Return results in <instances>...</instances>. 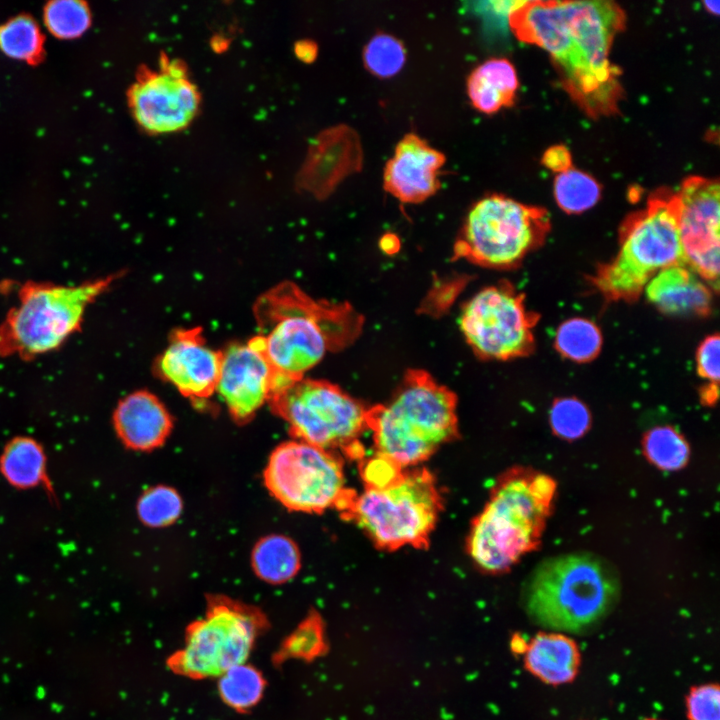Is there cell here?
I'll use <instances>...</instances> for the list:
<instances>
[{
  "label": "cell",
  "mask_w": 720,
  "mask_h": 720,
  "mask_svg": "<svg viewBox=\"0 0 720 720\" xmlns=\"http://www.w3.org/2000/svg\"><path fill=\"white\" fill-rule=\"evenodd\" d=\"M554 196L559 207L569 214L592 208L601 196L599 183L589 174L574 167L557 173Z\"/></svg>",
  "instance_id": "obj_29"
},
{
  "label": "cell",
  "mask_w": 720,
  "mask_h": 720,
  "mask_svg": "<svg viewBox=\"0 0 720 720\" xmlns=\"http://www.w3.org/2000/svg\"><path fill=\"white\" fill-rule=\"evenodd\" d=\"M268 403L296 440L328 451L355 450L356 440L368 429L369 408L326 380L303 377L272 393Z\"/></svg>",
  "instance_id": "obj_10"
},
{
  "label": "cell",
  "mask_w": 720,
  "mask_h": 720,
  "mask_svg": "<svg viewBox=\"0 0 720 720\" xmlns=\"http://www.w3.org/2000/svg\"><path fill=\"white\" fill-rule=\"evenodd\" d=\"M119 277L117 273L77 285L26 282L18 304L0 324V356L31 359L56 350L80 329L88 306Z\"/></svg>",
  "instance_id": "obj_7"
},
{
  "label": "cell",
  "mask_w": 720,
  "mask_h": 720,
  "mask_svg": "<svg viewBox=\"0 0 720 720\" xmlns=\"http://www.w3.org/2000/svg\"><path fill=\"white\" fill-rule=\"evenodd\" d=\"M543 164L550 170L560 173L570 167L571 155L568 149L562 145H556L549 148L543 155Z\"/></svg>",
  "instance_id": "obj_38"
},
{
  "label": "cell",
  "mask_w": 720,
  "mask_h": 720,
  "mask_svg": "<svg viewBox=\"0 0 720 720\" xmlns=\"http://www.w3.org/2000/svg\"><path fill=\"white\" fill-rule=\"evenodd\" d=\"M538 315L526 310L524 296L502 281L485 287L462 308L460 329L474 354L484 360H508L534 349Z\"/></svg>",
  "instance_id": "obj_12"
},
{
  "label": "cell",
  "mask_w": 720,
  "mask_h": 720,
  "mask_svg": "<svg viewBox=\"0 0 720 720\" xmlns=\"http://www.w3.org/2000/svg\"><path fill=\"white\" fill-rule=\"evenodd\" d=\"M718 399V385L707 384L701 391V400L705 405H713Z\"/></svg>",
  "instance_id": "obj_40"
},
{
  "label": "cell",
  "mask_w": 720,
  "mask_h": 720,
  "mask_svg": "<svg viewBox=\"0 0 720 720\" xmlns=\"http://www.w3.org/2000/svg\"><path fill=\"white\" fill-rule=\"evenodd\" d=\"M644 291L649 302L666 314L706 316L711 311L712 290L686 264L659 271Z\"/></svg>",
  "instance_id": "obj_21"
},
{
  "label": "cell",
  "mask_w": 720,
  "mask_h": 720,
  "mask_svg": "<svg viewBox=\"0 0 720 720\" xmlns=\"http://www.w3.org/2000/svg\"><path fill=\"white\" fill-rule=\"evenodd\" d=\"M519 82L513 64L492 58L477 66L467 79V93L480 112L492 114L514 102Z\"/></svg>",
  "instance_id": "obj_23"
},
{
  "label": "cell",
  "mask_w": 720,
  "mask_h": 720,
  "mask_svg": "<svg viewBox=\"0 0 720 720\" xmlns=\"http://www.w3.org/2000/svg\"><path fill=\"white\" fill-rule=\"evenodd\" d=\"M687 720H720V688L705 683L690 688L685 698Z\"/></svg>",
  "instance_id": "obj_35"
},
{
  "label": "cell",
  "mask_w": 720,
  "mask_h": 720,
  "mask_svg": "<svg viewBox=\"0 0 720 720\" xmlns=\"http://www.w3.org/2000/svg\"><path fill=\"white\" fill-rule=\"evenodd\" d=\"M265 687L262 674L246 662L219 676L218 690L223 701L236 710H246L261 699Z\"/></svg>",
  "instance_id": "obj_27"
},
{
  "label": "cell",
  "mask_w": 720,
  "mask_h": 720,
  "mask_svg": "<svg viewBox=\"0 0 720 720\" xmlns=\"http://www.w3.org/2000/svg\"><path fill=\"white\" fill-rule=\"evenodd\" d=\"M253 312L275 380L293 382L329 352L351 345L364 318L349 303L315 300L291 281L259 296Z\"/></svg>",
  "instance_id": "obj_2"
},
{
  "label": "cell",
  "mask_w": 720,
  "mask_h": 720,
  "mask_svg": "<svg viewBox=\"0 0 720 720\" xmlns=\"http://www.w3.org/2000/svg\"><path fill=\"white\" fill-rule=\"evenodd\" d=\"M363 166L358 133L346 124L322 130L311 141L296 175L299 190L323 200L348 176Z\"/></svg>",
  "instance_id": "obj_18"
},
{
  "label": "cell",
  "mask_w": 720,
  "mask_h": 720,
  "mask_svg": "<svg viewBox=\"0 0 720 720\" xmlns=\"http://www.w3.org/2000/svg\"><path fill=\"white\" fill-rule=\"evenodd\" d=\"M0 468L5 479L13 486L33 487L44 477L45 454L35 440L17 438L5 448Z\"/></svg>",
  "instance_id": "obj_25"
},
{
  "label": "cell",
  "mask_w": 720,
  "mask_h": 720,
  "mask_svg": "<svg viewBox=\"0 0 720 720\" xmlns=\"http://www.w3.org/2000/svg\"><path fill=\"white\" fill-rule=\"evenodd\" d=\"M406 61V49L402 41L387 34L377 33L363 50L366 69L380 78H389L398 73Z\"/></svg>",
  "instance_id": "obj_32"
},
{
  "label": "cell",
  "mask_w": 720,
  "mask_h": 720,
  "mask_svg": "<svg viewBox=\"0 0 720 720\" xmlns=\"http://www.w3.org/2000/svg\"><path fill=\"white\" fill-rule=\"evenodd\" d=\"M229 46V39L225 38L222 35H215L211 39V47L215 52H223L226 50Z\"/></svg>",
  "instance_id": "obj_42"
},
{
  "label": "cell",
  "mask_w": 720,
  "mask_h": 720,
  "mask_svg": "<svg viewBox=\"0 0 720 720\" xmlns=\"http://www.w3.org/2000/svg\"><path fill=\"white\" fill-rule=\"evenodd\" d=\"M643 720H661V719H657V718H646V719H643Z\"/></svg>",
  "instance_id": "obj_45"
},
{
  "label": "cell",
  "mask_w": 720,
  "mask_h": 720,
  "mask_svg": "<svg viewBox=\"0 0 720 720\" xmlns=\"http://www.w3.org/2000/svg\"><path fill=\"white\" fill-rule=\"evenodd\" d=\"M222 357V351L206 344L201 328L176 329L155 370L185 397L203 401L216 392Z\"/></svg>",
  "instance_id": "obj_17"
},
{
  "label": "cell",
  "mask_w": 720,
  "mask_h": 720,
  "mask_svg": "<svg viewBox=\"0 0 720 720\" xmlns=\"http://www.w3.org/2000/svg\"><path fill=\"white\" fill-rule=\"evenodd\" d=\"M114 425L128 447L151 450L165 441L172 428V419L154 394L141 390L119 402L114 412Z\"/></svg>",
  "instance_id": "obj_20"
},
{
  "label": "cell",
  "mask_w": 720,
  "mask_h": 720,
  "mask_svg": "<svg viewBox=\"0 0 720 720\" xmlns=\"http://www.w3.org/2000/svg\"><path fill=\"white\" fill-rule=\"evenodd\" d=\"M686 264L679 237L677 193L652 194L647 206L627 217L620 230V250L599 268L594 285L610 300H635L661 270Z\"/></svg>",
  "instance_id": "obj_6"
},
{
  "label": "cell",
  "mask_w": 720,
  "mask_h": 720,
  "mask_svg": "<svg viewBox=\"0 0 720 720\" xmlns=\"http://www.w3.org/2000/svg\"><path fill=\"white\" fill-rule=\"evenodd\" d=\"M264 481L271 494L294 511L319 513L337 507L345 512L356 495L345 487L338 457L299 440L282 443L272 452Z\"/></svg>",
  "instance_id": "obj_11"
},
{
  "label": "cell",
  "mask_w": 720,
  "mask_h": 720,
  "mask_svg": "<svg viewBox=\"0 0 720 720\" xmlns=\"http://www.w3.org/2000/svg\"><path fill=\"white\" fill-rule=\"evenodd\" d=\"M320 625L313 617L302 624L287 643L290 654L300 657L313 656L321 647Z\"/></svg>",
  "instance_id": "obj_36"
},
{
  "label": "cell",
  "mask_w": 720,
  "mask_h": 720,
  "mask_svg": "<svg viewBox=\"0 0 720 720\" xmlns=\"http://www.w3.org/2000/svg\"><path fill=\"white\" fill-rule=\"evenodd\" d=\"M602 335L598 326L584 318L564 321L557 329L555 347L565 358L587 362L600 352Z\"/></svg>",
  "instance_id": "obj_28"
},
{
  "label": "cell",
  "mask_w": 720,
  "mask_h": 720,
  "mask_svg": "<svg viewBox=\"0 0 720 720\" xmlns=\"http://www.w3.org/2000/svg\"><path fill=\"white\" fill-rule=\"evenodd\" d=\"M704 8L712 14H719V2L718 1H705L703 2Z\"/></svg>",
  "instance_id": "obj_44"
},
{
  "label": "cell",
  "mask_w": 720,
  "mask_h": 720,
  "mask_svg": "<svg viewBox=\"0 0 720 720\" xmlns=\"http://www.w3.org/2000/svg\"><path fill=\"white\" fill-rule=\"evenodd\" d=\"M549 230L545 209L491 194L468 212L453 259L463 258L487 268H513L544 242Z\"/></svg>",
  "instance_id": "obj_9"
},
{
  "label": "cell",
  "mask_w": 720,
  "mask_h": 720,
  "mask_svg": "<svg viewBox=\"0 0 720 720\" xmlns=\"http://www.w3.org/2000/svg\"><path fill=\"white\" fill-rule=\"evenodd\" d=\"M43 19L52 35L61 39H72L79 37L89 28L91 13L85 2L55 0L46 5Z\"/></svg>",
  "instance_id": "obj_31"
},
{
  "label": "cell",
  "mask_w": 720,
  "mask_h": 720,
  "mask_svg": "<svg viewBox=\"0 0 720 720\" xmlns=\"http://www.w3.org/2000/svg\"><path fill=\"white\" fill-rule=\"evenodd\" d=\"M294 53L302 62L312 63L318 55V45L313 40H298L294 45Z\"/></svg>",
  "instance_id": "obj_39"
},
{
  "label": "cell",
  "mask_w": 720,
  "mask_h": 720,
  "mask_svg": "<svg viewBox=\"0 0 720 720\" xmlns=\"http://www.w3.org/2000/svg\"><path fill=\"white\" fill-rule=\"evenodd\" d=\"M457 397L421 369L406 371L392 397L368 409L380 456L401 468L417 465L457 434Z\"/></svg>",
  "instance_id": "obj_5"
},
{
  "label": "cell",
  "mask_w": 720,
  "mask_h": 720,
  "mask_svg": "<svg viewBox=\"0 0 720 720\" xmlns=\"http://www.w3.org/2000/svg\"><path fill=\"white\" fill-rule=\"evenodd\" d=\"M719 336H708L700 344L696 354L698 374L709 381L708 384L718 385L719 382Z\"/></svg>",
  "instance_id": "obj_37"
},
{
  "label": "cell",
  "mask_w": 720,
  "mask_h": 720,
  "mask_svg": "<svg viewBox=\"0 0 720 720\" xmlns=\"http://www.w3.org/2000/svg\"><path fill=\"white\" fill-rule=\"evenodd\" d=\"M137 511L140 519L150 527H163L174 522L182 511L178 493L166 486L148 489L139 499Z\"/></svg>",
  "instance_id": "obj_34"
},
{
  "label": "cell",
  "mask_w": 720,
  "mask_h": 720,
  "mask_svg": "<svg viewBox=\"0 0 720 720\" xmlns=\"http://www.w3.org/2000/svg\"><path fill=\"white\" fill-rule=\"evenodd\" d=\"M202 96L186 64L162 54L156 67H143L128 91V103L138 126L151 135L187 128L197 117Z\"/></svg>",
  "instance_id": "obj_14"
},
{
  "label": "cell",
  "mask_w": 720,
  "mask_h": 720,
  "mask_svg": "<svg viewBox=\"0 0 720 720\" xmlns=\"http://www.w3.org/2000/svg\"><path fill=\"white\" fill-rule=\"evenodd\" d=\"M442 502L435 480L426 469L402 473L383 487H366L355 495L344 514L354 520L377 547L395 550L425 547Z\"/></svg>",
  "instance_id": "obj_8"
},
{
  "label": "cell",
  "mask_w": 720,
  "mask_h": 720,
  "mask_svg": "<svg viewBox=\"0 0 720 720\" xmlns=\"http://www.w3.org/2000/svg\"><path fill=\"white\" fill-rule=\"evenodd\" d=\"M549 422L552 432L558 438L574 441L582 438L590 429L591 413L577 398H560L552 404Z\"/></svg>",
  "instance_id": "obj_33"
},
{
  "label": "cell",
  "mask_w": 720,
  "mask_h": 720,
  "mask_svg": "<svg viewBox=\"0 0 720 720\" xmlns=\"http://www.w3.org/2000/svg\"><path fill=\"white\" fill-rule=\"evenodd\" d=\"M527 642L525 639H523L521 636H514L511 641V648L512 651L515 653L524 654L527 646Z\"/></svg>",
  "instance_id": "obj_43"
},
{
  "label": "cell",
  "mask_w": 720,
  "mask_h": 720,
  "mask_svg": "<svg viewBox=\"0 0 720 720\" xmlns=\"http://www.w3.org/2000/svg\"><path fill=\"white\" fill-rule=\"evenodd\" d=\"M256 574L266 582L284 583L293 578L300 568V553L296 544L283 535L262 538L252 553Z\"/></svg>",
  "instance_id": "obj_24"
},
{
  "label": "cell",
  "mask_w": 720,
  "mask_h": 720,
  "mask_svg": "<svg viewBox=\"0 0 720 720\" xmlns=\"http://www.w3.org/2000/svg\"><path fill=\"white\" fill-rule=\"evenodd\" d=\"M380 244L385 252L393 253V248H396V250L398 248V238L393 234H386L383 236Z\"/></svg>",
  "instance_id": "obj_41"
},
{
  "label": "cell",
  "mask_w": 720,
  "mask_h": 720,
  "mask_svg": "<svg viewBox=\"0 0 720 720\" xmlns=\"http://www.w3.org/2000/svg\"><path fill=\"white\" fill-rule=\"evenodd\" d=\"M647 460L663 471H678L689 462L690 447L686 439L671 426H657L642 440Z\"/></svg>",
  "instance_id": "obj_26"
},
{
  "label": "cell",
  "mask_w": 720,
  "mask_h": 720,
  "mask_svg": "<svg viewBox=\"0 0 720 720\" xmlns=\"http://www.w3.org/2000/svg\"><path fill=\"white\" fill-rule=\"evenodd\" d=\"M557 485L544 473L515 468L494 486L473 520L467 551L481 570L499 574L540 545Z\"/></svg>",
  "instance_id": "obj_4"
},
{
  "label": "cell",
  "mask_w": 720,
  "mask_h": 720,
  "mask_svg": "<svg viewBox=\"0 0 720 720\" xmlns=\"http://www.w3.org/2000/svg\"><path fill=\"white\" fill-rule=\"evenodd\" d=\"M615 567L593 553L549 557L530 572L521 589L528 617L547 630L584 633L599 624L620 596Z\"/></svg>",
  "instance_id": "obj_3"
},
{
  "label": "cell",
  "mask_w": 720,
  "mask_h": 720,
  "mask_svg": "<svg viewBox=\"0 0 720 720\" xmlns=\"http://www.w3.org/2000/svg\"><path fill=\"white\" fill-rule=\"evenodd\" d=\"M42 34L29 16L14 17L0 26V50L17 60H34L42 49Z\"/></svg>",
  "instance_id": "obj_30"
},
{
  "label": "cell",
  "mask_w": 720,
  "mask_h": 720,
  "mask_svg": "<svg viewBox=\"0 0 720 720\" xmlns=\"http://www.w3.org/2000/svg\"><path fill=\"white\" fill-rule=\"evenodd\" d=\"M525 669L538 680L552 686L568 684L577 677L581 652L567 634L541 631L528 642L523 654Z\"/></svg>",
  "instance_id": "obj_22"
},
{
  "label": "cell",
  "mask_w": 720,
  "mask_h": 720,
  "mask_svg": "<svg viewBox=\"0 0 720 720\" xmlns=\"http://www.w3.org/2000/svg\"><path fill=\"white\" fill-rule=\"evenodd\" d=\"M258 628L254 613L230 603H216L190 626L184 647L169 664L177 673L192 678L219 677L246 662Z\"/></svg>",
  "instance_id": "obj_13"
},
{
  "label": "cell",
  "mask_w": 720,
  "mask_h": 720,
  "mask_svg": "<svg viewBox=\"0 0 720 720\" xmlns=\"http://www.w3.org/2000/svg\"><path fill=\"white\" fill-rule=\"evenodd\" d=\"M222 353L216 392L234 419L247 421L269 401L273 389L275 372L264 340L257 334L246 343L229 345Z\"/></svg>",
  "instance_id": "obj_16"
},
{
  "label": "cell",
  "mask_w": 720,
  "mask_h": 720,
  "mask_svg": "<svg viewBox=\"0 0 720 720\" xmlns=\"http://www.w3.org/2000/svg\"><path fill=\"white\" fill-rule=\"evenodd\" d=\"M445 155L414 133L406 134L384 168V189L403 203L417 204L434 195L441 184Z\"/></svg>",
  "instance_id": "obj_19"
},
{
  "label": "cell",
  "mask_w": 720,
  "mask_h": 720,
  "mask_svg": "<svg viewBox=\"0 0 720 720\" xmlns=\"http://www.w3.org/2000/svg\"><path fill=\"white\" fill-rule=\"evenodd\" d=\"M678 198V228L685 263L717 292L719 288L720 185L691 176Z\"/></svg>",
  "instance_id": "obj_15"
},
{
  "label": "cell",
  "mask_w": 720,
  "mask_h": 720,
  "mask_svg": "<svg viewBox=\"0 0 720 720\" xmlns=\"http://www.w3.org/2000/svg\"><path fill=\"white\" fill-rule=\"evenodd\" d=\"M521 41L549 53L570 96L591 116L613 113L619 71L609 61L624 11L613 1H519L508 15Z\"/></svg>",
  "instance_id": "obj_1"
}]
</instances>
